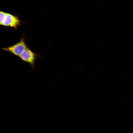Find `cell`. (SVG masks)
Listing matches in <instances>:
<instances>
[{"label": "cell", "mask_w": 133, "mask_h": 133, "mask_svg": "<svg viewBox=\"0 0 133 133\" xmlns=\"http://www.w3.org/2000/svg\"><path fill=\"white\" fill-rule=\"evenodd\" d=\"M21 22L17 17L6 13L2 25L11 27L16 29L20 25Z\"/></svg>", "instance_id": "7a4b0ae2"}, {"label": "cell", "mask_w": 133, "mask_h": 133, "mask_svg": "<svg viewBox=\"0 0 133 133\" xmlns=\"http://www.w3.org/2000/svg\"><path fill=\"white\" fill-rule=\"evenodd\" d=\"M6 13L1 11L0 12V24L2 25Z\"/></svg>", "instance_id": "277c9868"}, {"label": "cell", "mask_w": 133, "mask_h": 133, "mask_svg": "<svg viewBox=\"0 0 133 133\" xmlns=\"http://www.w3.org/2000/svg\"><path fill=\"white\" fill-rule=\"evenodd\" d=\"M37 55L32 51L28 47L19 57L23 60L29 63L33 68H34L35 61Z\"/></svg>", "instance_id": "3957f363"}, {"label": "cell", "mask_w": 133, "mask_h": 133, "mask_svg": "<svg viewBox=\"0 0 133 133\" xmlns=\"http://www.w3.org/2000/svg\"><path fill=\"white\" fill-rule=\"evenodd\" d=\"M27 47L24 38L22 37L19 42L8 47L2 48V49L19 56Z\"/></svg>", "instance_id": "6da1fadb"}]
</instances>
